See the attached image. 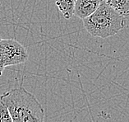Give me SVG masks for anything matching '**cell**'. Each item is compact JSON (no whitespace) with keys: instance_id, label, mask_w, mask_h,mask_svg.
<instances>
[{"instance_id":"cell-2","label":"cell","mask_w":129,"mask_h":122,"mask_svg":"<svg viewBox=\"0 0 129 122\" xmlns=\"http://www.w3.org/2000/svg\"><path fill=\"white\" fill-rule=\"evenodd\" d=\"M83 24L91 36L105 39L116 35L123 29L126 18L101 0L95 12L83 19Z\"/></svg>"},{"instance_id":"cell-6","label":"cell","mask_w":129,"mask_h":122,"mask_svg":"<svg viewBox=\"0 0 129 122\" xmlns=\"http://www.w3.org/2000/svg\"><path fill=\"white\" fill-rule=\"evenodd\" d=\"M75 0H55V4L66 19H70L73 16Z\"/></svg>"},{"instance_id":"cell-1","label":"cell","mask_w":129,"mask_h":122,"mask_svg":"<svg viewBox=\"0 0 129 122\" xmlns=\"http://www.w3.org/2000/svg\"><path fill=\"white\" fill-rule=\"evenodd\" d=\"M12 122H45V110L35 96L24 87H16L0 96Z\"/></svg>"},{"instance_id":"cell-3","label":"cell","mask_w":129,"mask_h":122,"mask_svg":"<svg viewBox=\"0 0 129 122\" xmlns=\"http://www.w3.org/2000/svg\"><path fill=\"white\" fill-rule=\"evenodd\" d=\"M4 67L25 63L29 57L26 49L20 42L12 39L1 40L0 42Z\"/></svg>"},{"instance_id":"cell-5","label":"cell","mask_w":129,"mask_h":122,"mask_svg":"<svg viewBox=\"0 0 129 122\" xmlns=\"http://www.w3.org/2000/svg\"><path fill=\"white\" fill-rule=\"evenodd\" d=\"M122 17H129V0H104Z\"/></svg>"},{"instance_id":"cell-4","label":"cell","mask_w":129,"mask_h":122,"mask_svg":"<svg viewBox=\"0 0 129 122\" xmlns=\"http://www.w3.org/2000/svg\"><path fill=\"white\" fill-rule=\"evenodd\" d=\"M101 0H75L73 15L83 20L95 12Z\"/></svg>"},{"instance_id":"cell-8","label":"cell","mask_w":129,"mask_h":122,"mask_svg":"<svg viewBox=\"0 0 129 122\" xmlns=\"http://www.w3.org/2000/svg\"><path fill=\"white\" fill-rule=\"evenodd\" d=\"M2 74H3V72H2V71H0V76L2 75Z\"/></svg>"},{"instance_id":"cell-7","label":"cell","mask_w":129,"mask_h":122,"mask_svg":"<svg viewBox=\"0 0 129 122\" xmlns=\"http://www.w3.org/2000/svg\"><path fill=\"white\" fill-rule=\"evenodd\" d=\"M0 122H12L7 107L0 102Z\"/></svg>"}]
</instances>
